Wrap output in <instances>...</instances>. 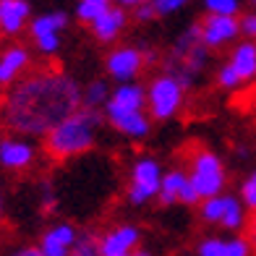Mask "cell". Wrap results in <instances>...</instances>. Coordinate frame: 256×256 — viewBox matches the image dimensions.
Listing matches in <instances>:
<instances>
[{"mask_svg": "<svg viewBox=\"0 0 256 256\" xmlns=\"http://www.w3.org/2000/svg\"><path fill=\"white\" fill-rule=\"evenodd\" d=\"M81 108V86L63 71H34L14 81L0 102V123L8 131L44 138L66 115Z\"/></svg>", "mask_w": 256, "mask_h": 256, "instance_id": "cell-1", "label": "cell"}, {"mask_svg": "<svg viewBox=\"0 0 256 256\" xmlns=\"http://www.w3.org/2000/svg\"><path fill=\"white\" fill-rule=\"evenodd\" d=\"M102 126H104V110L81 104L44 136V149L52 160L60 162L81 157L94 149Z\"/></svg>", "mask_w": 256, "mask_h": 256, "instance_id": "cell-2", "label": "cell"}, {"mask_svg": "<svg viewBox=\"0 0 256 256\" xmlns=\"http://www.w3.org/2000/svg\"><path fill=\"white\" fill-rule=\"evenodd\" d=\"M209 52H212V48H206V42L202 40L199 21H196L176 37V42L170 44V50L162 58V66L168 74L180 78V84L188 89L209 68Z\"/></svg>", "mask_w": 256, "mask_h": 256, "instance_id": "cell-3", "label": "cell"}, {"mask_svg": "<svg viewBox=\"0 0 256 256\" xmlns=\"http://www.w3.org/2000/svg\"><path fill=\"white\" fill-rule=\"evenodd\" d=\"M183 104H186V86L180 84V78H176L168 71L149 78L146 112L152 115V120H160V123L172 120L183 110Z\"/></svg>", "mask_w": 256, "mask_h": 256, "instance_id": "cell-4", "label": "cell"}, {"mask_svg": "<svg viewBox=\"0 0 256 256\" xmlns=\"http://www.w3.org/2000/svg\"><path fill=\"white\" fill-rule=\"evenodd\" d=\"M199 217L209 228H220L228 232H240L248 225V209L236 194H214L199 202Z\"/></svg>", "mask_w": 256, "mask_h": 256, "instance_id": "cell-5", "label": "cell"}, {"mask_svg": "<svg viewBox=\"0 0 256 256\" xmlns=\"http://www.w3.org/2000/svg\"><path fill=\"white\" fill-rule=\"evenodd\" d=\"M188 178L196 186L202 199L214 194H222L228 188V168L225 160L209 146H196L188 160Z\"/></svg>", "mask_w": 256, "mask_h": 256, "instance_id": "cell-6", "label": "cell"}, {"mask_svg": "<svg viewBox=\"0 0 256 256\" xmlns=\"http://www.w3.org/2000/svg\"><path fill=\"white\" fill-rule=\"evenodd\" d=\"M162 176H165V170H162L160 160L149 157V154L136 157L134 165H131V176H128V188H126L128 204L144 206L146 202L157 199L160 186H162Z\"/></svg>", "mask_w": 256, "mask_h": 256, "instance_id": "cell-7", "label": "cell"}, {"mask_svg": "<svg viewBox=\"0 0 256 256\" xmlns=\"http://www.w3.org/2000/svg\"><path fill=\"white\" fill-rule=\"evenodd\" d=\"M149 66V58L144 48L136 44H118L104 55V71L112 81H134Z\"/></svg>", "mask_w": 256, "mask_h": 256, "instance_id": "cell-8", "label": "cell"}, {"mask_svg": "<svg viewBox=\"0 0 256 256\" xmlns=\"http://www.w3.org/2000/svg\"><path fill=\"white\" fill-rule=\"evenodd\" d=\"M202 196L196 191V186L191 183L188 178V170H168L162 176V186H160V194H157V204L160 206H176V204H183V206H199Z\"/></svg>", "mask_w": 256, "mask_h": 256, "instance_id": "cell-9", "label": "cell"}, {"mask_svg": "<svg viewBox=\"0 0 256 256\" xmlns=\"http://www.w3.org/2000/svg\"><path fill=\"white\" fill-rule=\"evenodd\" d=\"M199 32H202V40L206 42V48L225 50L240 40V21H238V16L206 14L199 21Z\"/></svg>", "mask_w": 256, "mask_h": 256, "instance_id": "cell-10", "label": "cell"}, {"mask_svg": "<svg viewBox=\"0 0 256 256\" xmlns=\"http://www.w3.org/2000/svg\"><path fill=\"white\" fill-rule=\"evenodd\" d=\"M37 160V146L29 136H21L10 131L8 136L0 138V168L10 172L29 170Z\"/></svg>", "mask_w": 256, "mask_h": 256, "instance_id": "cell-11", "label": "cell"}, {"mask_svg": "<svg viewBox=\"0 0 256 256\" xmlns=\"http://www.w3.org/2000/svg\"><path fill=\"white\" fill-rule=\"evenodd\" d=\"M104 120L112 131H118L120 136L131 138V142H144L152 134V115L142 110H104Z\"/></svg>", "mask_w": 256, "mask_h": 256, "instance_id": "cell-12", "label": "cell"}, {"mask_svg": "<svg viewBox=\"0 0 256 256\" xmlns=\"http://www.w3.org/2000/svg\"><path fill=\"white\" fill-rule=\"evenodd\" d=\"M142 243V230L134 222H120L100 236V256H131Z\"/></svg>", "mask_w": 256, "mask_h": 256, "instance_id": "cell-13", "label": "cell"}, {"mask_svg": "<svg viewBox=\"0 0 256 256\" xmlns=\"http://www.w3.org/2000/svg\"><path fill=\"white\" fill-rule=\"evenodd\" d=\"M254 251V243L248 238L230 232V236H206L196 243L199 256H248Z\"/></svg>", "mask_w": 256, "mask_h": 256, "instance_id": "cell-14", "label": "cell"}, {"mask_svg": "<svg viewBox=\"0 0 256 256\" xmlns=\"http://www.w3.org/2000/svg\"><path fill=\"white\" fill-rule=\"evenodd\" d=\"M225 63L230 66V71L236 74L240 86L256 81V40H246V37L238 40L230 48V55H228Z\"/></svg>", "mask_w": 256, "mask_h": 256, "instance_id": "cell-15", "label": "cell"}, {"mask_svg": "<svg viewBox=\"0 0 256 256\" xmlns=\"http://www.w3.org/2000/svg\"><path fill=\"white\" fill-rule=\"evenodd\" d=\"M78 236V228L74 222H55L42 232L40 251L42 256H68L74 254V243Z\"/></svg>", "mask_w": 256, "mask_h": 256, "instance_id": "cell-16", "label": "cell"}, {"mask_svg": "<svg viewBox=\"0 0 256 256\" xmlns=\"http://www.w3.org/2000/svg\"><path fill=\"white\" fill-rule=\"evenodd\" d=\"M126 24H128V16H126V8L118 6V3H110L102 14L92 21L89 29L94 34V40L102 42V44H110L120 37L126 32Z\"/></svg>", "mask_w": 256, "mask_h": 256, "instance_id": "cell-17", "label": "cell"}, {"mask_svg": "<svg viewBox=\"0 0 256 256\" xmlns=\"http://www.w3.org/2000/svg\"><path fill=\"white\" fill-rule=\"evenodd\" d=\"M32 21L29 0H0V34L3 37H18Z\"/></svg>", "mask_w": 256, "mask_h": 256, "instance_id": "cell-18", "label": "cell"}, {"mask_svg": "<svg viewBox=\"0 0 256 256\" xmlns=\"http://www.w3.org/2000/svg\"><path fill=\"white\" fill-rule=\"evenodd\" d=\"M32 63V52L24 44H10L0 52V86H10L26 74Z\"/></svg>", "mask_w": 256, "mask_h": 256, "instance_id": "cell-19", "label": "cell"}, {"mask_svg": "<svg viewBox=\"0 0 256 256\" xmlns=\"http://www.w3.org/2000/svg\"><path fill=\"white\" fill-rule=\"evenodd\" d=\"M146 108V86L136 81H118L102 110H142Z\"/></svg>", "mask_w": 256, "mask_h": 256, "instance_id": "cell-20", "label": "cell"}, {"mask_svg": "<svg viewBox=\"0 0 256 256\" xmlns=\"http://www.w3.org/2000/svg\"><path fill=\"white\" fill-rule=\"evenodd\" d=\"M68 26V14L66 10H48V14H40V16H32L29 21V37L37 40L44 37V34H63Z\"/></svg>", "mask_w": 256, "mask_h": 256, "instance_id": "cell-21", "label": "cell"}, {"mask_svg": "<svg viewBox=\"0 0 256 256\" xmlns=\"http://www.w3.org/2000/svg\"><path fill=\"white\" fill-rule=\"evenodd\" d=\"M110 84L104 78H92L89 84L81 89V104H89V108H104V102L110 97Z\"/></svg>", "mask_w": 256, "mask_h": 256, "instance_id": "cell-22", "label": "cell"}, {"mask_svg": "<svg viewBox=\"0 0 256 256\" xmlns=\"http://www.w3.org/2000/svg\"><path fill=\"white\" fill-rule=\"evenodd\" d=\"M74 256H100V236L94 230H78Z\"/></svg>", "mask_w": 256, "mask_h": 256, "instance_id": "cell-23", "label": "cell"}, {"mask_svg": "<svg viewBox=\"0 0 256 256\" xmlns=\"http://www.w3.org/2000/svg\"><path fill=\"white\" fill-rule=\"evenodd\" d=\"M238 196H240V202L246 204L248 212L256 214V168L240 180V191H238Z\"/></svg>", "mask_w": 256, "mask_h": 256, "instance_id": "cell-24", "label": "cell"}, {"mask_svg": "<svg viewBox=\"0 0 256 256\" xmlns=\"http://www.w3.org/2000/svg\"><path fill=\"white\" fill-rule=\"evenodd\" d=\"M206 14H225V16H238L243 8V0H202Z\"/></svg>", "mask_w": 256, "mask_h": 256, "instance_id": "cell-25", "label": "cell"}, {"mask_svg": "<svg viewBox=\"0 0 256 256\" xmlns=\"http://www.w3.org/2000/svg\"><path fill=\"white\" fill-rule=\"evenodd\" d=\"M104 8H108V6H102V3H92V0H78V3H76V18L81 21V24H86V26H89Z\"/></svg>", "mask_w": 256, "mask_h": 256, "instance_id": "cell-26", "label": "cell"}, {"mask_svg": "<svg viewBox=\"0 0 256 256\" xmlns=\"http://www.w3.org/2000/svg\"><path fill=\"white\" fill-rule=\"evenodd\" d=\"M34 42V48H37V52L42 55H58V50H60V34H44V37H37V40H32Z\"/></svg>", "mask_w": 256, "mask_h": 256, "instance_id": "cell-27", "label": "cell"}, {"mask_svg": "<svg viewBox=\"0 0 256 256\" xmlns=\"http://www.w3.org/2000/svg\"><path fill=\"white\" fill-rule=\"evenodd\" d=\"M152 3L157 8V16H172V14H180L191 0H152Z\"/></svg>", "mask_w": 256, "mask_h": 256, "instance_id": "cell-28", "label": "cell"}, {"mask_svg": "<svg viewBox=\"0 0 256 256\" xmlns=\"http://www.w3.org/2000/svg\"><path fill=\"white\" fill-rule=\"evenodd\" d=\"M238 21H240V37L256 40V10L248 8L246 14H238Z\"/></svg>", "mask_w": 256, "mask_h": 256, "instance_id": "cell-29", "label": "cell"}, {"mask_svg": "<svg viewBox=\"0 0 256 256\" xmlns=\"http://www.w3.org/2000/svg\"><path fill=\"white\" fill-rule=\"evenodd\" d=\"M134 18L138 21V24H149V21H154V18H160V16H157L154 3H142V6L134 8Z\"/></svg>", "mask_w": 256, "mask_h": 256, "instance_id": "cell-30", "label": "cell"}, {"mask_svg": "<svg viewBox=\"0 0 256 256\" xmlns=\"http://www.w3.org/2000/svg\"><path fill=\"white\" fill-rule=\"evenodd\" d=\"M55 204H58V199H55V194L50 188V183H44V188H42V206L48 209V212H52Z\"/></svg>", "mask_w": 256, "mask_h": 256, "instance_id": "cell-31", "label": "cell"}, {"mask_svg": "<svg viewBox=\"0 0 256 256\" xmlns=\"http://www.w3.org/2000/svg\"><path fill=\"white\" fill-rule=\"evenodd\" d=\"M112 3H118L123 8H136V6H142V3H152V0H112Z\"/></svg>", "mask_w": 256, "mask_h": 256, "instance_id": "cell-32", "label": "cell"}, {"mask_svg": "<svg viewBox=\"0 0 256 256\" xmlns=\"http://www.w3.org/2000/svg\"><path fill=\"white\" fill-rule=\"evenodd\" d=\"M18 254H21V256H42L40 246H29V248H21Z\"/></svg>", "mask_w": 256, "mask_h": 256, "instance_id": "cell-33", "label": "cell"}, {"mask_svg": "<svg viewBox=\"0 0 256 256\" xmlns=\"http://www.w3.org/2000/svg\"><path fill=\"white\" fill-rule=\"evenodd\" d=\"M92 3H102V6H110L112 0H92Z\"/></svg>", "mask_w": 256, "mask_h": 256, "instance_id": "cell-34", "label": "cell"}, {"mask_svg": "<svg viewBox=\"0 0 256 256\" xmlns=\"http://www.w3.org/2000/svg\"><path fill=\"white\" fill-rule=\"evenodd\" d=\"M0 220H3V196H0Z\"/></svg>", "mask_w": 256, "mask_h": 256, "instance_id": "cell-35", "label": "cell"}, {"mask_svg": "<svg viewBox=\"0 0 256 256\" xmlns=\"http://www.w3.org/2000/svg\"><path fill=\"white\" fill-rule=\"evenodd\" d=\"M248 8H254V10H256V0H248Z\"/></svg>", "mask_w": 256, "mask_h": 256, "instance_id": "cell-36", "label": "cell"}]
</instances>
